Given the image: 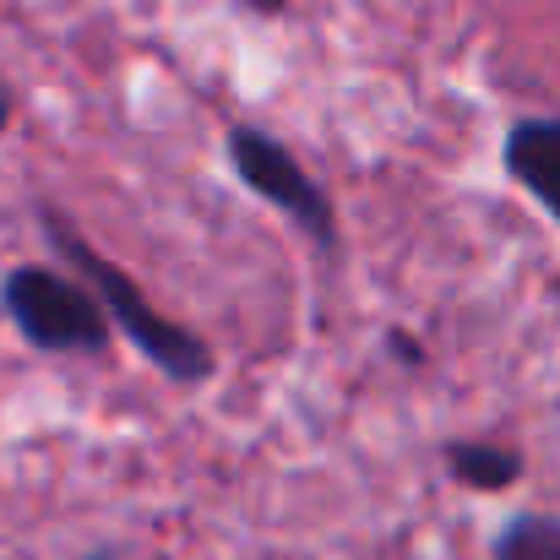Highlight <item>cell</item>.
Here are the masks:
<instances>
[{"label": "cell", "instance_id": "6da1fadb", "mask_svg": "<svg viewBox=\"0 0 560 560\" xmlns=\"http://www.w3.org/2000/svg\"><path fill=\"white\" fill-rule=\"evenodd\" d=\"M38 229H44V240L60 250V261L77 267V278H82V283L98 294V305L109 311L115 332H120L153 371H164L170 381H180V386H196V381H207V375L218 371L212 349H207L190 327H180L175 316H164L159 305H148L142 283H137L126 267H115L109 256H98V245H93L55 201H38Z\"/></svg>", "mask_w": 560, "mask_h": 560}, {"label": "cell", "instance_id": "7a4b0ae2", "mask_svg": "<svg viewBox=\"0 0 560 560\" xmlns=\"http://www.w3.org/2000/svg\"><path fill=\"white\" fill-rule=\"evenodd\" d=\"M0 311L38 354H104L115 338L98 294L55 267H11L0 278Z\"/></svg>", "mask_w": 560, "mask_h": 560}, {"label": "cell", "instance_id": "3957f363", "mask_svg": "<svg viewBox=\"0 0 560 560\" xmlns=\"http://www.w3.org/2000/svg\"><path fill=\"white\" fill-rule=\"evenodd\" d=\"M229 164H234V175L256 190L261 201H272L322 250L338 245V207H332V196L305 175V164L294 159V148H283L272 131H261L250 120H234L229 126Z\"/></svg>", "mask_w": 560, "mask_h": 560}, {"label": "cell", "instance_id": "277c9868", "mask_svg": "<svg viewBox=\"0 0 560 560\" xmlns=\"http://www.w3.org/2000/svg\"><path fill=\"white\" fill-rule=\"evenodd\" d=\"M501 164L560 223V115L517 120L501 142Z\"/></svg>", "mask_w": 560, "mask_h": 560}, {"label": "cell", "instance_id": "5b68a950", "mask_svg": "<svg viewBox=\"0 0 560 560\" xmlns=\"http://www.w3.org/2000/svg\"><path fill=\"white\" fill-rule=\"evenodd\" d=\"M446 474L468 490H506L523 479V452L517 446H501V441H446Z\"/></svg>", "mask_w": 560, "mask_h": 560}, {"label": "cell", "instance_id": "8992f818", "mask_svg": "<svg viewBox=\"0 0 560 560\" xmlns=\"http://www.w3.org/2000/svg\"><path fill=\"white\" fill-rule=\"evenodd\" d=\"M495 560H560V517H550V512H517L495 534Z\"/></svg>", "mask_w": 560, "mask_h": 560}, {"label": "cell", "instance_id": "52a82bcc", "mask_svg": "<svg viewBox=\"0 0 560 560\" xmlns=\"http://www.w3.org/2000/svg\"><path fill=\"white\" fill-rule=\"evenodd\" d=\"M392 354H397V360H402V365H419V360H424V354H419V343H413V338H408V332H402V327H397V332H392Z\"/></svg>", "mask_w": 560, "mask_h": 560}, {"label": "cell", "instance_id": "ba28073f", "mask_svg": "<svg viewBox=\"0 0 560 560\" xmlns=\"http://www.w3.org/2000/svg\"><path fill=\"white\" fill-rule=\"evenodd\" d=\"M245 11H256V16H283L289 11V0H240Z\"/></svg>", "mask_w": 560, "mask_h": 560}, {"label": "cell", "instance_id": "9c48e42d", "mask_svg": "<svg viewBox=\"0 0 560 560\" xmlns=\"http://www.w3.org/2000/svg\"><path fill=\"white\" fill-rule=\"evenodd\" d=\"M11 109H16V98H11V88L0 82V137H5V126H11Z\"/></svg>", "mask_w": 560, "mask_h": 560}]
</instances>
